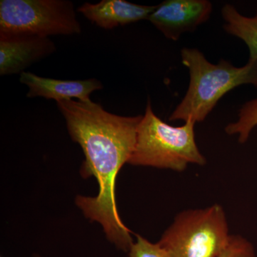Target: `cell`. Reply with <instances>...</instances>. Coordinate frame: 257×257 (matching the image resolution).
<instances>
[{"label":"cell","mask_w":257,"mask_h":257,"mask_svg":"<svg viewBox=\"0 0 257 257\" xmlns=\"http://www.w3.org/2000/svg\"><path fill=\"white\" fill-rule=\"evenodd\" d=\"M219 257H256L254 248L247 239L240 235H231L227 246Z\"/></svg>","instance_id":"4fadbf2b"},{"label":"cell","mask_w":257,"mask_h":257,"mask_svg":"<svg viewBox=\"0 0 257 257\" xmlns=\"http://www.w3.org/2000/svg\"><path fill=\"white\" fill-rule=\"evenodd\" d=\"M55 50L49 37L0 35V74H21Z\"/></svg>","instance_id":"52a82bcc"},{"label":"cell","mask_w":257,"mask_h":257,"mask_svg":"<svg viewBox=\"0 0 257 257\" xmlns=\"http://www.w3.org/2000/svg\"><path fill=\"white\" fill-rule=\"evenodd\" d=\"M155 8L156 5L145 6L125 0H102L96 4L84 3L77 10L96 26L111 30L147 20Z\"/></svg>","instance_id":"9c48e42d"},{"label":"cell","mask_w":257,"mask_h":257,"mask_svg":"<svg viewBox=\"0 0 257 257\" xmlns=\"http://www.w3.org/2000/svg\"><path fill=\"white\" fill-rule=\"evenodd\" d=\"M68 0H1L0 35L49 37L80 33Z\"/></svg>","instance_id":"5b68a950"},{"label":"cell","mask_w":257,"mask_h":257,"mask_svg":"<svg viewBox=\"0 0 257 257\" xmlns=\"http://www.w3.org/2000/svg\"><path fill=\"white\" fill-rule=\"evenodd\" d=\"M36 257H40V256H36Z\"/></svg>","instance_id":"5bb4252c"},{"label":"cell","mask_w":257,"mask_h":257,"mask_svg":"<svg viewBox=\"0 0 257 257\" xmlns=\"http://www.w3.org/2000/svg\"><path fill=\"white\" fill-rule=\"evenodd\" d=\"M211 13L212 4L207 0H167L156 5L147 20L166 38L177 41L206 23Z\"/></svg>","instance_id":"8992f818"},{"label":"cell","mask_w":257,"mask_h":257,"mask_svg":"<svg viewBox=\"0 0 257 257\" xmlns=\"http://www.w3.org/2000/svg\"><path fill=\"white\" fill-rule=\"evenodd\" d=\"M181 58L189 69L190 79L187 93L170 115V121L202 122L226 93L243 84L257 87V60H248L240 67L225 60L214 64L194 48L182 49Z\"/></svg>","instance_id":"7a4b0ae2"},{"label":"cell","mask_w":257,"mask_h":257,"mask_svg":"<svg viewBox=\"0 0 257 257\" xmlns=\"http://www.w3.org/2000/svg\"><path fill=\"white\" fill-rule=\"evenodd\" d=\"M195 124L192 120L179 126L167 124L155 114L149 100L128 164L179 172L192 164L205 165L207 160L196 143Z\"/></svg>","instance_id":"3957f363"},{"label":"cell","mask_w":257,"mask_h":257,"mask_svg":"<svg viewBox=\"0 0 257 257\" xmlns=\"http://www.w3.org/2000/svg\"><path fill=\"white\" fill-rule=\"evenodd\" d=\"M257 126V97L245 103L239 112V119L225 128L228 135H237L239 143H246L255 126Z\"/></svg>","instance_id":"8fae6325"},{"label":"cell","mask_w":257,"mask_h":257,"mask_svg":"<svg viewBox=\"0 0 257 257\" xmlns=\"http://www.w3.org/2000/svg\"><path fill=\"white\" fill-rule=\"evenodd\" d=\"M230 236L224 209L214 204L179 213L158 243L172 257H219Z\"/></svg>","instance_id":"277c9868"},{"label":"cell","mask_w":257,"mask_h":257,"mask_svg":"<svg viewBox=\"0 0 257 257\" xmlns=\"http://www.w3.org/2000/svg\"><path fill=\"white\" fill-rule=\"evenodd\" d=\"M20 82L29 87L27 96L32 98L42 96L47 99H55L57 102L77 98L79 101H89L91 94L101 90L100 81L92 78L85 80H61L40 77L31 72L20 74Z\"/></svg>","instance_id":"ba28073f"},{"label":"cell","mask_w":257,"mask_h":257,"mask_svg":"<svg viewBox=\"0 0 257 257\" xmlns=\"http://www.w3.org/2000/svg\"><path fill=\"white\" fill-rule=\"evenodd\" d=\"M226 32L242 40L248 49L249 59L257 60V11L252 18L243 16L234 5L226 4L221 9Z\"/></svg>","instance_id":"30bf717a"},{"label":"cell","mask_w":257,"mask_h":257,"mask_svg":"<svg viewBox=\"0 0 257 257\" xmlns=\"http://www.w3.org/2000/svg\"><path fill=\"white\" fill-rule=\"evenodd\" d=\"M128 257H172L158 243H154L137 235V241L128 251Z\"/></svg>","instance_id":"7c38bea8"},{"label":"cell","mask_w":257,"mask_h":257,"mask_svg":"<svg viewBox=\"0 0 257 257\" xmlns=\"http://www.w3.org/2000/svg\"><path fill=\"white\" fill-rule=\"evenodd\" d=\"M57 106L71 138L85 155L81 168L82 177L93 176L99 184L96 197L78 196L76 204L87 219L102 226L110 242L128 252L134 243L132 231L120 218L115 188L120 170L128 163L135 150L143 116L111 114L92 101L69 99L58 101Z\"/></svg>","instance_id":"6da1fadb"}]
</instances>
